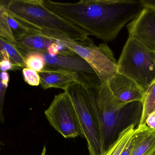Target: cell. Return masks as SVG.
<instances>
[{
	"label": "cell",
	"instance_id": "1",
	"mask_svg": "<svg viewBox=\"0 0 155 155\" xmlns=\"http://www.w3.org/2000/svg\"><path fill=\"white\" fill-rule=\"evenodd\" d=\"M54 13L104 42L114 41L128 22L144 7L142 0H82L61 2L43 0Z\"/></svg>",
	"mask_w": 155,
	"mask_h": 155
},
{
	"label": "cell",
	"instance_id": "2",
	"mask_svg": "<svg viewBox=\"0 0 155 155\" xmlns=\"http://www.w3.org/2000/svg\"><path fill=\"white\" fill-rule=\"evenodd\" d=\"M101 125L103 153L118 139L119 135L130 126L139 123L143 105L140 102L126 103L113 95L106 83L94 89Z\"/></svg>",
	"mask_w": 155,
	"mask_h": 155
},
{
	"label": "cell",
	"instance_id": "3",
	"mask_svg": "<svg viewBox=\"0 0 155 155\" xmlns=\"http://www.w3.org/2000/svg\"><path fill=\"white\" fill-rule=\"evenodd\" d=\"M6 8L10 16L29 28L55 32L77 42L89 39L83 30L49 10L43 0H11Z\"/></svg>",
	"mask_w": 155,
	"mask_h": 155
},
{
	"label": "cell",
	"instance_id": "4",
	"mask_svg": "<svg viewBox=\"0 0 155 155\" xmlns=\"http://www.w3.org/2000/svg\"><path fill=\"white\" fill-rule=\"evenodd\" d=\"M64 92L68 94L74 106L89 155H102L101 125L94 90L75 83Z\"/></svg>",
	"mask_w": 155,
	"mask_h": 155
},
{
	"label": "cell",
	"instance_id": "5",
	"mask_svg": "<svg viewBox=\"0 0 155 155\" xmlns=\"http://www.w3.org/2000/svg\"><path fill=\"white\" fill-rule=\"evenodd\" d=\"M117 73L134 80L145 92L155 81L154 52L129 36L117 62Z\"/></svg>",
	"mask_w": 155,
	"mask_h": 155
},
{
	"label": "cell",
	"instance_id": "6",
	"mask_svg": "<svg viewBox=\"0 0 155 155\" xmlns=\"http://www.w3.org/2000/svg\"><path fill=\"white\" fill-rule=\"evenodd\" d=\"M70 49L84 59L94 69L102 83L108 82L117 73V62L106 43L96 45L89 38L77 42L65 36L58 39Z\"/></svg>",
	"mask_w": 155,
	"mask_h": 155
},
{
	"label": "cell",
	"instance_id": "7",
	"mask_svg": "<svg viewBox=\"0 0 155 155\" xmlns=\"http://www.w3.org/2000/svg\"><path fill=\"white\" fill-rule=\"evenodd\" d=\"M45 114L50 125L64 138L83 136L74 106L66 92L54 96Z\"/></svg>",
	"mask_w": 155,
	"mask_h": 155
},
{
	"label": "cell",
	"instance_id": "8",
	"mask_svg": "<svg viewBox=\"0 0 155 155\" xmlns=\"http://www.w3.org/2000/svg\"><path fill=\"white\" fill-rule=\"evenodd\" d=\"M45 67L64 70L76 76L78 83L84 87L95 89L102 81L91 66L77 54L51 55L42 54Z\"/></svg>",
	"mask_w": 155,
	"mask_h": 155
},
{
	"label": "cell",
	"instance_id": "9",
	"mask_svg": "<svg viewBox=\"0 0 155 155\" xmlns=\"http://www.w3.org/2000/svg\"><path fill=\"white\" fill-rule=\"evenodd\" d=\"M129 36L155 52V8L144 5L141 12L127 26Z\"/></svg>",
	"mask_w": 155,
	"mask_h": 155
},
{
	"label": "cell",
	"instance_id": "10",
	"mask_svg": "<svg viewBox=\"0 0 155 155\" xmlns=\"http://www.w3.org/2000/svg\"><path fill=\"white\" fill-rule=\"evenodd\" d=\"M106 83L113 95L121 101L142 103L145 91L129 77L117 73Z\"/></svg>",
	"mask_w": 155,
	"mask_h": 155
},
{
	"label": "cell",
	"instance_id": "11",
	"mask_svg": "<svg viewBox=\"0 0 155 155\" xmlns=\"http://www.w3.org/2000/svg\"><path fill=\"white\" fill-rule=\"evenodd\" d=\"M54 41L39 30L31 28L28 33L15 39V45L25 58L31 53H47L48 47Z\"/></svg>",
	"mask_w": 155,
	"mask_h": 155
},
{
	"label": "cell",
	"instance_id": "12",
	"mask_svg": "<svg viewBox=\"0 0 155 155\" xmlns=\"http://www.w3.org/2000/svg\"><path fill=\"white\" fill-rule=\"evenodd\" d=\"M38 73L40 84L45 90L59 88L65 91L74 83H78L74 75L64 70L45 67Z\"/></svg>",
	"mask_w": 155,
	"mask_h": 155
},
{
	"label": "cell",
	"instance_id": "13",
	"mask_svg": "<svg viewBox=\"0 0 155 155\" xmlns=\"http://www.w3.org/2000/svg\"><path fill=\"white\" fill-rule=\"evenodd\" d=\"M134 144L130 155H152L155 152V130L146 125L138 126L134 133Z\"/></svg>",
	"mask_w": 155,
	"mask_h": 155
},
{
	"label": "cell",
	"instance_id": "14",
	"mask_svg": "<svg viewBox=\"0 0 155 155\" xmlns=\"http://www.w3.org/2000/svg\"><path fill=\"white\" fill-rule=\"evenodd\" d=\"M4 59L11 60L17 68L25 67V57L14 45L0 37V62Z\"/></svg>",
	"mask_w": 155,
	"mask_h": 155
},
{
	"label": "cell",
	"instance_id": "15",
	"mask_svg": "<svg viewBox=\"0 0 155 155\" xmlns=\"http://www.w3.org/2000/svg\"><path fill=\"white\" fill-rule=\"evenodd\" d=\"M142 105V114L137 126L146 125L147 117L155 111V81L145 92Z\"/></svg>",
	"mask_w": 155,
	"mask_h": 155
},
{
	"label": "cell",
	"instance_id": "16",
	"mask_svg": "<svg viewBox=\"0 0 155 155\" xmlns=\"http://www.w3.org/2000/svg\"><path fill=\"white\" fill-rule=\"evenodd\" d=\"M135 126L132 125L119 135L116 141L104 155H120L130 141L135 131Z\"/></svg>",
	"mask_w": 155,
	"mask_h": 155
},
{
	"label": "cell",
	"instance_id": "17",
	"mask_svg": "<svg viewBox=\"0 0 155 155\" xmlns=\"http://www.w3.org/2000/svg\"><path fill=\"white\" fill-rule=\"evenodd\" d=\"M0 37L4 38L12 44L15 40L8 22V14L6 4L0 1Z\"/></svg>",
	"mask_w": 155,
	"mask_h": 155
},
{
	"label": "cell",
	"instance_id": "18",
	"mask_svg": "<svg viewBox=\"0 0 155 155\" xmlns=\"http://www.w3.org/2000/svg\"><path fill=\"white\" fill-rule=\"evenodd\" d=\"M45 62L42 54L33 52L27 55L25 58V67L39 72L44 69Z\"/></svg>",
	"mask_w": 155,
	"mask_h": 155
},
{
	"label": "cell",
	"instance_id": "19",
	"mask_svg": "<svg viewBox=\"0 0 155 155\" xmlns=\"http://www.w3.org/2000/svg\"><path fill=\"white\" fill-rule=\"evenodd\" d=\"M25 82L31 86H38L40 84V77L38 72L32 69L24 67L22 71Z\"/></svg>",
	"mask_w": 155,
	"mask_h": 155
},
{
	"label": "cell",
	"instance_id": "20",
	"mask_svg": "<svg viewBox=\"0 0 155 155\" xmlns=\"http://www.w3.org/2000/svg\"><path fill=\"white\" fill-rule=\"evenodd\" d=\"M1 73V71H0ZM7 87L3 84L0 77V122L2 123H5L3 115V107L4 104L5 96Z\"/></svg>",
	"mask_w": 155,
	"mask_h": 155
},
{
	"label": "cell",
	"instance_id": "21",
	"mask_svg": "<svg viewBox=\"0 0 155 155\" xmlns=\"http://www.w3.org/2000/svg\"><path fill=\"white\" fill-rule=\"evenodd\" d=\"M15 68L17 69L16 66L10 60L4 59L0 62V71L1 72H6L8 70H12Z\"/></svg>",
	"mask_w": 155,
	"mask_h": 155
},
{
	"label": "cell",
	"instance_id": "22",
	"mask_svg": "<svg viewBox=\"0 0 155 155\" xmlns=\"http://www.w3.org/2000/svg\"><path fill=\"white\" fill-rule=\"evenodd\" d=\"M54 40V42L48 47L47 49V52L46 53L51 55L55 56L59 54V46L57 44L56 40L55 39Z\"/></svg>",
	"mask_w": 155,
	"mask_h": 155
},
{
	"label": "cell",
	"instance_id": "23",
	"mask_svg": "<svg viewBox=\"0 0 155 155\" xmlns=\"http://www.w3.org/2000/svg\"><path fill=\"white\" fill-rule=\"evenodd\" d=\"M134 134H133L130 141H129L120 155H130L132 150H133V147H134Z\"/></svg>",
	"mask_w": 155,
	"mask_h": 155
},
{
	"label": "cell",
	"instance_id": "24",
	"mask_svg": "<svg viewBox=\"0 0 155 155\" xmlns=\"http://www.w3.org/2000/svg\"><path fill=\"white\" fill-rule=\"evenodd\" d=\"M146 125L150 128L155 130V111L153 112L147 117Z\"/></svg>",
	"mask_w": 155,
	"mask_h": 155
},
{
	"label": "cell",
	"instance_id": "25",
	"mask_svg": "<svg viewBox=\"0 0 155 155\" xmlns=\"http://www.w3.org/2000/svg\"><path fill=\"white\" fill-rule=\"evenodd\" d=\"M0 77H1L2 83L4 85L8 87V83L10 80V76L7 72H1L0 73Z\"/></svg>",
	"mask_w": 155,
	"mask_h": 155
},
{
	"label": "cell",
	"instance_id": "26",
	"mask_svg": "<svg viewBox=\"0 0 155 155\" xmlns=\"http://www.w3.org/2000/svg\"><path fill=\"white\" fill-rule=\"evenodd\" d=\"M142 1L144 5L155 8V0H142Z\"/></svg>",
	"mask_w": 155,
	"mask_h": 155
},
{
	"label": "cell",
	"instance_id": "27",
	"mask_svg": "<svg viewBox=\"0 0 155 155\" xmlns=\"http://www.w3.org/2000/svg\"><path fill=\"white\" fill-rule=\"evenodd\" d=\"M46 147L44 146L41 155H46Z\"/></svg>",
	"mask_w": 155,
	"mask_h": 155
},
{
	"label": "cell",
	"instance_id": "28",
	"mask_svg": "<svg viewBox=\"0 0 155 155\" xmlns=\"http://www.w3.org/2000/svg\"><path fill=\"white\" fill-rule=\"evenodd\" d=\"M154 60L155 62V52H154Z\"/></svg>",
	"mask_w": 155,
	"mask_h": 155
},
{
	"label": "cell",
	"instance_id": "29",
	"mask_svg": "<svg viewBox=\"0 0 155 155\" xmlns=\"http://www.w3.org/2000/svg\"><path fill=\"white\" fill-rule=\"evenodd\" d=\"M152 155H155V152Z\"/></svg>",
	"mask_w": 155,
	"mask_h": 155
}]
</instances>
